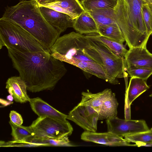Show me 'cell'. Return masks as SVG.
<instances>
[{"label": "cell", "instance_id": "cell-3", "mask_svg": "<svg viewBox=\"0 0 152 152\" xmlns=\"http://www.w3.org/2000/svg\"><path fill=\"white\" fill-rule=\"evenodd\" d=\"M91 46L86 35L73 31L59 37L49 53L55 58L77 66L81 61L95 62L86 54V50Z\"/></svg>", "mask_w": 152, "mask_h": 152}, {"label": "cell", "instance_id": "cell-36", "mask_svg": "<svg viewBox=\"0 0 152 152\" xmlns=\"http://www.w3.org/2000/svg\"><path fill=\"white\" fill-rule=\"evenodd\" d=\"M152 130V128L151 129Z\"/></svg>", "mask_w": 152, "mask_h": 152}, {"label": "cell", "instance_id": "cell-8", "mask_svg": "<svg viewBox=\"0 0 152 152\" xmlns=\"http://www.w3.org/2000/svg\"><path fill=\"white\" fill-rule=\"evenodd\" d=\"M106 121L108 132L123 137L150 129L143 120L122 119L117 116L107 119Z\"/></svg>", "mask_w": 152, "mask_h": 152}, {"label": "cell", "instance_id": "cell-12", "mask_svg": "<svg viewBox=\"0 0 152 152\" xmlns=\"http://www.w3.org/2000/svg\"><path fill=\"white\" fill-rule=\"evenodd\" d=\"M41 12L48 23L61 33L69 28H73L74 20L66 14L52 9L39 6Z\"/></svg>", "mask_w": 152, "mask_h": 152}, {"label": "cell", "instance_id": "cell-31", "mask_svg": "<svg viewBox=\"0 0 152 152\" xmlns=\"http://www.w3.org/2000/svg\"><path fill=\"white\" fill-rule=\"evenodd\" d=\"M10 121L18 125H22L23 121L21 115L15 111H11L9 114Z\"/></svg>", "mask_w": 152, "mask_h": 152}, {"label": "cell", "instance_id": "cell-9", "mask_svg": "<svg viewBox=\"0 0 152 152\" xmlns=\"http://www.w3.org/2000/svg\"><path fill=\"white\" fill-rule=\"evenodd\" d=\"M124 7L134 29L147 42L149 37L142 16L143 0H122Z\"/></svg>", "mask_w": 152, "mask_h": 152}, {"label": "cell", "instance_id": "cell-6", "mask_svg": "<svg viewBox=\"0 0 152 152\" xmlns=\"http://www.w3.org/2000/svg\"><path fill=\"white\" fill-rule=\"evenodd\" d=\"M34 138H56L70 135L73 128L67 120L63 121L48 117H38L30 126Z\"/></svg>", "mask_w": 152, "mask_h": 152}, {"label": "cell", "instance_id": "cell-4", "mask_svg": "<svg viewBox=\"0 0 152 152\" xmlns=\"http://www.w3.org/2000/svg\"><path fill=\"white\" fill-rule=\"evenodd\" d=\"M22 52H47L30 33L12 21L0 19V49L3 47Z\"/></svg>", "mask_w": 152, "mask_h": 152}, {"label": "cell", "instance_id": "cell-22", "mask_svg": "<svg viewBox=\"0 0 152 152\" xmlns=\"http://www.w3.org/2000/svg\"><path fill=\"white\" fill-rule=\"evenodd\" d=\"M98 33L102 36L122 44L125 41L122 32L116 23L99 26L98 27Z\"/></svg>", "mask_w": 152, "mask_h": 152}, {"label": "cell", "instance_id": "cell-7", "mask_svg": "<svg viewBox=\"0 0 152 152\" xmlns=\"http://www.w3.org/2000/svg\"><path fill=\"white\" fill-rule=\"evenodd\" d=\"M98 113L92 107L78 104L67 115L70 120L85 131L96 132L97 130Z\"/></svg>", "mask_w": 152, "mask_h": 152}, {"label": "cell", "instance_id": "cell-1", "mask_svg": "<svg viewBox=\"0 0 152 152\" xmlns=\"http://www.w3.org/2000/svg\"><path fill=\"white\" fill-rule=\"evenodd\" d=\"M7 48L13 67L30 92L53 90L67 72L63 62L49 52H22Z\"/></svg>", "mask_w": 152, "mask_h": 152}, {"label": "cell", "instance_id": "cell-16", "mask_svg": "<svg viewBox=\"0 0 152 152\" xmlns=\"http://www.w3.org/2000/svg\"><path fill=\"white\" fill-rule=\"evenodd\" d=\"M29 102L32 110L39 117H48L63 121L66 120L67 115L57 110L39 97L31 99Z\"/></svg>", "mask_w": 152, "mask_h": 152}, {"label": "cell", "instance_id": "cell-35", "mask_svg": "<svg viewBox=\"0 0 152 152\" xmlns=\"http://www.w3.org/2000/svg\"><path fill=\"white\" fill-rule=\"evenodd\" d=\"M7 99L8 100H9L10 101H12L13 99H14L12 95H10L8 96L7 97Z\"/></svg>", "mask_w": 152, "mask_h": 152}, {"label": "cell", "instance_id": "cell-18", "mask_svg": "<svg viewBox=\"0 0 152 152\" xmlns=\"http://www.w3.org/2000/svg\"><path fill=\"white\" fill-rule=\"evenodd\" d=\"M112 92L111 89L108 88L96 94L89 91L83 92L81 100L79 104L90 106L99 113L104 101Z\"/></svg>", "mask_w": 152, "mask_h": 152}, {"label": "cell", "instance_id": "cell-24", "mask_svg": "<svg viewBox=\"0 0 152 152\" xmlns=\"http://www.w3.org/2000/svg\"><path fill=\"white\" fill-rule=\"evenodd\" d=\"M41 146H75L70 142L68 136L56 138L39 139L34 138L29 142Z\"/></svg>", "mask_w": 152, "mask_h": 152}, {"label": "cell", "instance_id": "cell-27", "mask_svg": "<svg viewBox=\"0 0 152 152\" xmlns=\"http://www.w3.org/2000/svg\"><path fill=\"white\" fill-rule=\"evenodd\" d=\"M142 12L146 33L150 37L152 34V5L143 2Z\"/></svg>", "mask_w": 152, "mask_h": 152}, {"label": "cell", "instance_id": "cell-13", "mask_svg": "<svg viewBox=\"0 0 152 152\" xmlns=\"http://www.w3.org/2000/svg\"><path fill=\"white\" fill-rule=\"evenodd\" d=\"M39 5L67 14L73 20L85 11L79 0H58Z\"/></svg>", "mask_w": 152, "mask_h": 152}, {"label": "cell", "instance_id": "cell-15", "mask_svg": "<svg viewBox=\"0 0 152 152\" xmlns=\"http://www.w3.org/2000/svg\"><path fill=\"white\" fill-rule=\"evenodd\" d=\"M6 84V88L15 102L22 103L30 101L31 98L27 94L26 86L20 76L9 78Z\"/></svg>", "mask_w": 152, "mask_h": 152}, {"label": "cell", "instance_id": "cell-28", "mask_svg": "<svg viewBox=\"0 0 152 152\" xmlns=\"http://www.w3.org/2000/svg\"><path fill=\"white\" fill-rule=\"evenodd\" d=\"M124 137L129 142H152V130L150 129L146 131L127 135Z\"/></svg>", "mask_w": 152, "mask_h": 152}, {"label": "cell", "instance_id": "cell-23", "mask_svg": "<svg viewBox=\"0 0 152 152\" xmlns=\"http://www.w3.org/2000/svg\"><path fill=\"white\" fill-rule=\"evenodd\" d=\"M11 135L16 141L29 142L34 138V134L30 126H25L16 125L10 121Z\"/></svg>", "mask_w": 152, "mask_h": 152}, {"label": "cell", "instance_id": "cell-34", "mask_svg": "<svg viewBox=\"0 0 152 152\" xmlns=\"http://www.w3.org/2000/svg\"><path fill=\"white\" fill-rule=\"evenodd\" d=\"M143 2L148 3L152 5V0H143Z\"/></svg>", "mask_w": 152, "mask_h": 152}, {"label": "cell", "instance_id": "cell-5", "mask_svg": "<svg viewBox=\"0 0 152 152\" xmlns=\"http://www.w3.org/2000/svg\"><path fill=\"white\" fill-rule=\"evenodd\" d=\"M95 33L86 34L91 43L96 50L100 57L99 64L106 75L111 79L118 80V78H126V72L124 57L117 55L104 43L98 39Z\"/></svg>", "mask_w": 152, "mask_h": 152}, {"label": "cell", "instance_id": "cell-17", "mask_svg": "<svg viewBox=\"0 0 152 152\" xmlns=\"http://www.w3.org/2000/svg\"><path fill=\"white\" fill-rule=\"evenodd\" d=\"M73 28L80 34L98 33V27L91 16L85 11L74 20Z\"/></svg>", "mask_w": 152, "mask_h": 152}, {"label": "cell", "instance_id": "cell-11", "mask_svg": "<svg viewBox=\"0 0 152 152\" xmlns=\"http://www.w3.org/2000/svg\"><path fill=\"white\" fill-rule=\"evenodd\" d=\"M82 140L111 146H135L124 138L111 132L97 133L85 131L81 135Z\"/></svg>", "mask_w": 152, "mask_h": 152}, {"label": "cell", "instance_id": "cell-29", "mask_svg": "<svg viewBox=\"0 0 152 152\" xmlns=\"http://www.w3.org/2000/svg\"><path fill=\"white\" fill-rule=\"evenodd\" d=\"M126 72L131 77H135L147 80L152 75V70L145 68H127Z\"/></svg>", "mask_w": 152, "mask_h": 152}, {"label": "cell", "instance_id": "cell-37", "mask_svg": "<svg viewBox=\"0 0 152 152\" xmlns=\"http://www.w3.org/2000/svg\"><path fill=\"white\" fill-rule=\"evenodd\" d=\"M80 0L81 1V0Z\"/></svg>", "mask_w": 152, "mask_h": 152}, {"label": "cell", "instance_id": "cell-32", "mask_svg": "<svg viewBox=\"0 0 152 152\" xmlns=\"http://www.w3.org/2000/svg\"><path fill=\"white\" fill-rule=\"evenodd\" d=\"M135 143V146L138 147L141 146L152 147V142H137Z\"/></svg>", "mask_w": 152, "mask_h": 152}, {"label": "cell", "instance_id": "cell-19", "mask_svg": "<svg viewBox=\"0 0 152 152\" xmlns=\"http://www.w3.org/2000/svg\"><path fill=\"white\" fill-rule=\"evenodd\" d=\"M118 102L112 91L103 102L99 113L98 120L107 119L117 117Z\"/></svg>", "mask_w": 152, "mask_h": 152}, {"label": "cell", "instance_id": "cell-20", "mask_svg": "<svg viewBox=\"0 0 152 152\" xmlns=\"http://www.w3.org/2000/svg\"><path fill=\"white\" fill-rule=\"evenodd\" d=\"M76 67L85 72L103 79L111 84L115 85L118 83V80H114L108 76L102 66L96 62L81 61L78 62Z\"/></svg>", "mask_w": 152, "mask_h": 152}, {"label": "cell", "instance_id": "cell-25", "mask_svg": "<svg viewBox=\"0 0 152 152\" xmlns=\"http://www.w3.org/2000/svg\"><path fill=\"white\" fill-rule=\"evenodd\" d=\"M81 4L86 11L108 8H114L118 0H81Z\"/></svg>", "mask_w": 152, "mask_h": 152}, {"label": "cell", "instance_id": "cell-14", "mask_svg": "<svg viewBox=\"0 0 152 152\" xmlns=\"http://www.w3.org/2000/svg\"><path fill=\"white\" fill-rule=\"evenodd\" d=\"M147 80L135 77H131L128 87L126 90L125 116L130 113V105L139 96L149 88Z\"/></svg>", "mask_w": 152, "mask_h": 152}, {"label": "cell", "instance_id": "cell-10", "mask_svg": "<svg viewBox=\"0 0 152 152\" xmlns=\"http://www.w3.org/2000/svg\"><path fill=\"white\" fill-rule=\"evenodd\" d=\"M126 69L145 68L152 70V53L146 47L129 48L124 56Z\"/></svg>", "mask_w": 152, "mask_h": 152}, {"label": "cell", "instance_id": "cell-2", "mask_svg": "<svg viewBox=\"0 0 152 152\" xmlns=\"http://www.w3.org/2000/svg\"><path fill=\"white\" fill-rule=\"evenodd\" d=\"M1 18L22 27L49 52L61 34L46 20L36 0H23L15 5L7 7Z\"/></svg>", "mask_w": 152, "mask_h": 152}, {"label": "cell", "instance_id": "cell-26", "mask_svg": "<svg viewBox=\"0 0 152 152\" xmlns=\"http://www.w3.org/2000/svg\"><path fill=\"white\" fill-rule=\"evenodd\" d=\"M94 34L98 39L107 46L115 53L121 57H124L128 51L124 45L114 40L102 36L98 33Z\"/></svg>", "mask_w": 152, "mask_h": 152}, {"label": "cell", "instance_id": "cell-33", "mask_svg": "<svg viewBox=\"0 0 152 152\" xmlns=\"http://www.w3.org/2000/svg\"><path fill=\"white\" fill-rule=\"evenodd\" d=\"M39 4L50 3L58 0H36Z\"/></svg>", "mask_w": 152, "mask_h": 152}, {"label": "cell", "instance_id": "cell-30", "mask_svg": "<svg viewBox=\"0 0 152 152\" xmlns=\"http://www.w3.org/2000/svg\"><path fill=\"white\" fill-rule=\"evenodd\" d=\"M0 146L3 147H38L36 145L29 142H19L14 140L8 142L0 141Z\"/></svg>", "mask_w": 152, "mask_h": 152}, {"label": "cell", "instance_id": "cell-21", "mask_svg": "<svg viewBox=\"0 0 152 152\" xmlns=\"http://www.w3.org/2000/svg\"><path fill=\"white\" fill-rule=\"evenodd\" d=\"M114 8H104L87 12L93 18L98 27L116 23Z\"/></svg>", "mask_w": 152, "mask_h": 152}]
</instances>
